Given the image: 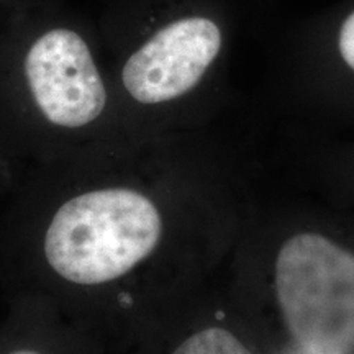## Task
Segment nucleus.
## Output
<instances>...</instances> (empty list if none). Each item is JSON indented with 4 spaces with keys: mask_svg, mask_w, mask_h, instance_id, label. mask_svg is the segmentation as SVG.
Wrapping results in <instances>:
<instances>
[{
    "mask_svg": "<svg viewBox=\"0 0 354 354\" xmlns=\"http://www.w3.org/2000/svg\"><path fill=\"white\" fill-rule=\"evenodd\" d=\"M0 76L46 130L86 135L105 125L110 86L99 28L59 0L0 8Z\"/></svg>",
    "mask_w": 354,
    "mask_h": 354,
    "instance_id": "obj_1",
    "label": "nucleus"
},
{
    "mask_svg": "<svg viewBox=\"0 0 354 354\" xmlns=\"http://www.w3.org/2000/svg\"><path fill=\"white\" fill-rule=\"evenodd\" d=\"M161 214L145 194L128 187H100L61 203L43 236L50 269L74 286L117 281L156 250Z\"/></svg>",
    "mask_w": 354,
    "mask_h": 354,
    "instance_id": "obj_2",
    "label": "nucleus"
},
{
    "mask_svg": "<svg viewBox=\"0 0 354 354\" xmlns=\"http://www.w3.org/2000/svg\"><path fill=\"white\" fill-rule=\"evenodd\" d=\"M276 290L304 354L354 351L353 253L320 234H295L279 251Z\"/></svg>",
    "mask_w": 354,
    "mask_h": 354,
    "instance_id": "obj_3",
    "label": "nucleus"
},
{
    "mask_svg": "<svg viewBox=\"0 0 354 354\" xmlns=\"http://www.w3.org/2000/svg\"><path fill=\"white\" fill-rule=\"evenodd\" d=\"M221 50L220 26L205 15L169 20L131 48L118 84L138 105H162L194 91Z\"/></svg>",
    "mask_w": 354,
    "mask_h": 354,
    "instance_id": "obj_4",
    "label": "nucleus"
},
{
    "mask_svg": "<svg viewBox=\"0 0 354 354\" xmlns=\"http://www.w3.org/2000/svg\"><path fill=\"white\" fill-rule=\"evenodd\" d=\"M172 354H253L223 328H205L189 336Z\"/></svg>",
    "mask_w": 354,
    "mask_h": 354,
    "instance_id": "obj_5",
    "label": "nucleus"
},
{
    "mask_svg": "<svg viewBox=\"0 0 354 354\" xmlns=\"http://www.w3.org/2000/svg\"><path fill=\"white\" fill-rule=\"evenodd\" d=\"M339 53L344 63L354 71V12L344 20L339 32Z\"/></svg>",
    "mask_w": 354,
    "mask_h": 354,
    "instance_id": "obj_6",
    "label": "nucleus"
},
{
    "mask_svg": "<svg viewBox=\"0 0 354 354\" xmlns=\"http://www.w3.org/2000/svg\"><path fill=\"white\" fill-rule=\"evenodd\" d=\"M10 354H41V353L35 351V349H19V351H13Z\"/></svg>",
    "mask_w": 354,
    "mask_h": 354,
    "instance_id": "obj_7",
    "label": "nucleus"
},
{
    "mask_svg": "<svg viewBox=\"0 0 354 354\" xmlns=\"http://www.w3.org/2000/svg\"><path fill=\"white\" fill-rule=\"evenodd\" d=\"M15 2H19V0H0V7L10 6V3H15Z\"/></svg>",
    "mask_w": 354,
    "mask_h": 354,
    "instance_id": "obj_8",
    "label": "nucleus"
}]
</instances>
